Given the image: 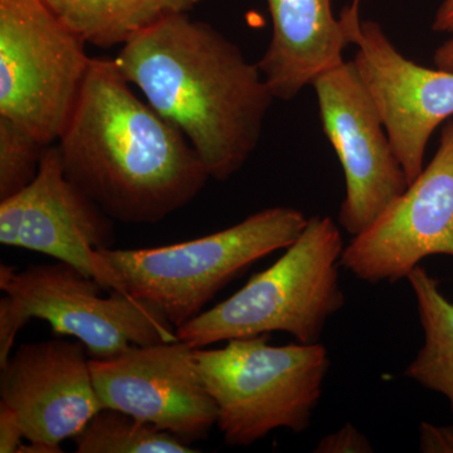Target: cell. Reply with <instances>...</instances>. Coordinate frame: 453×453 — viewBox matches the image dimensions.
<instances>
[{
	"instance_id": "21",
	"label": "cell",
	"mask_w": 453,
	"mask_h": 453,
	"mask_svg": "<svg viewBox=\"0 0 453 453\" xmlns=\"http://www.w3.org/2000/svg\"><path fill=\"white\" fill-rule=\"evenodd\" d=\"M23 438L25 434L16 412L0 402V452L18 453Z\"/></svg>"
},
{
	"instance_id": "7",
	"label": "cell",
	"mask_w": 453,
	"mask_h": 453,
	"mask_svg": "<svg viewBox=\"0 0 453 453\" xmlns=\"http://www.w3.org/2000/svg\"><path fill=\"white\" fill-rule=\"evenodd\" d=\"M86 46L43 0H0V116L56 144L91 64Z\"/></svg>"
},
{
	"instance_id": "19",
	"label": "cell",
	"mask_w": 453,
	"mask_h": 453,
	"mask_svg": "<svg viewBox=\"0 0 453 453\" xmlns=\"http://www.w3.org/2000/svg\"><path fill=\"white\" fill-rule=\"evenodd\" d=\"M374 451L371 440L348 422L338 431L327 434L319 441L314 452L316 453H369Z\"/></svg>"
},
{
	"instance_id": "18",
	"label": "cell",
	"mask_w": 453,
	"mask_h": 453,
	"mask_svg": "<svg viewBox=\"0 0 453 453\" xmlns=\"http://www.w3.org/2000/svg\"><path fill=\"white\" fill-rule=\"evenodd\" d=\"M49 146L25 127L0 116V201L32 183Z\"/></svg>"
},
{
	"instance_id": "13",
	"label": "cell",
	"mask_w": 453,
	"mask_h": 453,
	"mask_svg": "<svg viewBox=\"0 0 453 453\" xmlns=\"http://www.w3.org/2000/svg\"><path fill=\"white\" fill-rule=\"evenodd\" d=\"M81 342L20 345L0 368V402L16 412L26 441L61 447L103 410Z\"/></svg>"
},
{
	"instance_id": "22",
	"label": "cell",
	"mask_w": 453,
	"mask_h": 453,
	"mask_svg": "<svg viewBox=\"0 0 453 453\" xmlns=\"http://www.w3.org/2000/svg\"><path fill=\"white\" fill-rule=\"evenodd\" d=\"M432 29L453 35V0H442L434 14Z\"/></svg>"
},
{
	"instance_id": "12",
	"label": "cell",
	"mask_w": 453,
	"mask_h": 453,
	"mask_svg": "<svg viewBox=\"0 0 453 453\" xmlns=\"http://www.w3.org/2000/svg\"><path fill=\"white\" fill-rule=\"evenodd\" d=\"M103 408L120 411L169 432L188 445L217 426L216 403L183 340L134 345L109 359L89 357Z\"/></svg>"
},
{
	"instance_id": "17",
	"label": "cell",
	"mask_w": 453,
	"mask_h": 453,
	"mask_svg": "<svg viewBox=\"0 0 453 453\" xmlns=\"http://www.w3.org/2000/svg\"><path fill=\"white\" fill-rule=\"evenodd\" d=\"M77 453H196L169 432L120 411L103 408L73 438Z\"/></svg>"
},
{
	"instance_id": "8",
	"label": "cell",
	"mask_w": 453,
	"mask_h": 453,
	"mask_svg": "<svg viewBox=\"0 0 453 453\" xmlns=\"http://www.w3.org/2000/svg\"><path fill=\"white\" fill-rule=\"evenodd\" d=\"M339 19L347 43L356 49L351 61L411 184L425 168L429 139L453 118V71L407 58L380 23L360 18L357 2L342 9Z\"/></svg>"
},
{
	"instance_id": "10",
	"label": "cell",
	"mask_w": 453,
	"mask_h": 453,
	"mask_svg": "<svg viewBox=\"0 0 453 453\" xmlns=\"http://www.w3.org/2000/svg\"><path fill=\"white\" fill-rule=\"evenodd\" d=\"M113 220L65 177L56 144L42 157L32 183L0 201V243L43 253L79 268L104 290L127 294L101 256L115 241Z\"/></svg>"
},
{
	"instance_id": "24",
	"label": "cell",
	"mask_w": 453,
	"mask_h": 453,
	"mask_svg": "<svg viewBox=\"0 0 453 453\" xmlns=\"http://www.w3.org/2000/svg\"><path fill=\"white\" fill-rule=\"evenodd\" d=\"M62 452L61 447L47 445L43 442H33V441H27L20 446L18 453H59Z\"/></svg>"
},
{
	"instance_id": "4",
	"label": "cell",
	"mask_w": 453,
	"mask_h": 453,
	"mask_svg": "<svg viewBox=\"0 0 453 453\" xmlns=\"http://www.w3.org/2000/svg\"><path fill=\"white\" fill-rule=\"evenodd\" d=\"M195 349L226 445L246 447L276 429L308 431L330 371L321 342L271 345L270 334Z\"/></svg>"
},
{
	"instance_id": "6",
	"label": "cell",
	"mask_w": 453,
	"mask_h": 453,
	"mask_svg": "<svg viewBox=\"0 0 453 453\" xmlns=\"http://www.w3.org/2000/svg\"><path fill=\"white\" fill-rule=\"evenodd\" d=\"M0 368L13 353L18 333L32 319L73 336L92 359L120 356L134 345L174 342L177 329L165 316L130 295L111 292L79 268L57 261L25 270L0 266Z\"/></svg>"
},
{
	"instance_id": "15",
	"label": "cell",
	"mask_w": 453,
	"mask_h": 453,
	"mask_svg": "<svg viewBox=\"0 0 453 453\" xmlns=\"http://www.w3.org/2000/svg\"><path fill=\"white\" fill-rule=\"evenodd\" d=\"M92 46H122L164 18L188 13L201 0H43Z\"/></svg>"
},
{
	"instance_id": "5",
	"label": "cell",
	"mask_w": 453,
	"mask_h": 453,
	"mask_svg": "<svg viewBox=\"0 0 453 453\" xmlns=\"http://www.w3.org/2000/svg\"><path fill=\"white\" fill-rule=\"evenodd\" d=\"M309 217L296 208H266L237 225L151 249L100 250L134 299L159 310L175 329L202 314L226 285L271 253L290 247Z\"/></svg>"
},
{
	"instance_id": "16",
	"label": "cell",
	"mask_w": 453,
	"mask_h": 453,
	"mask_svg": "<svg viewBox=\"0 0 453 453\" xmlns=\"http://www.w3.org/2000/svg\"><path fill=\"white\" fill-rule=\"evenodd\" d=\"M407 280L425 342L405 369V377L445 396L453 413V303L441 291L440 281L425 268H414Z\"/></svg>"
},
{
	"instance_id": "2",
	"label": "cell",
	"mask_w": 453,
	"mask_h": 453,
	"mask_svg": "<svg viewBox=\"0 0 453 453\" xmlns=\"http://www.w3.org/2000/svg\"><path fill=\"white\" fill-rule=\"evenodd\" d=\"M56 145L65 177L129 225L162 222L211 179L186 136L136 96L115 59H91Z\"/></svg>"
},
{
	"instance_id": "14",
	"label": "cell",
	"mask_w": 453,
	"mask_h": 453,
	"mask_svg": "<svg viewBox=\"0 0 453 453\" xmlns=\"http://www.w3.org/2000/svg\"><path fill=\"white\" fill-rule=\"evenodd\" d=\"M273 37L257 62L276 100L288 101L344 62L348 46L333 0H266Z\"/></svg>"
},
{
	"instance_id": "1",
	"label": "cell",
	"mask_w": 453,
	"mask_h": 453,
	"mask_svg": "<svg viewBox=\"0 0 453 453\" xmlns=\"http://www.w3.org/2000/svg\"><path fill=\"white\" fill-rule=\"evenodd\" d=\"M115 62L211 179L234 177L257 149L275 95L258 64L208 23L164 18L122 44Z\"/></svg>"
},
{
	"instance_id": "3",
	"label": "cell",
	"mask_w": 453,
	"mask_h": 453,
	"mask_svg": "<svg viewBox=\"0 0 453 453\" xmlns=\"http://www.w3.org/2000/svg\"><path fill=\"white\" fill-rule=\"evenodd\" d=\"M342 226L332 217H309L300 237L241 290L177 329L195 349L275 332L299 342H320L327 321L345 303L339 267Z\"/></svg>"
},
{
	"instance_id": "20",
	"label": "cell",
	"mask_w": 453,
	"mask_h": 453,
	"mask_svg": "<svg viewBox=\"0 0 453 453\" xmlns=\"http://www.w3.org/2000/svg\"><path fill=\"white\" fill-rule=\"evenodd\" d=\"M419 451L453 453V427L422 422L419 426Z\"/></svg>"
},
{
	"instance_id": "9",
	"label": "cell",
	"mask_w": 453,
	"mask_h": 453,
	"mask_svg": "<svg viewBox=\"0 0 453 453\" xmlns=\"http://www.w3.org/2000/svg\"><path fill=\"white\" fill-rule=\"evenodd\" d=\"M325 136L344 172L338 223L351 237L374 222L410 186L380 113L353 61L312 82Z\"/></svg>"
},
{
	"instance_id": "11",
	"label": "cell",
	"mask_w": 453,
	"mask_h": 453,
	"mask_svg": "<svg viewBox=\"0 0 453 453\" xmlns=\"http://www.w3.org/2000/svg\"><path fill=\"white\" fill-rule=\"evenodd\" d=\"M440 255L453 258V118L443 124L434 159L351 238L340 264L360 281L395 283L423 259Z\"/></svg>"
},
{
	"instance_id": "23",
	"label": "cell",
	"mask_w": 453,
	"mask_h": 453,
	"mask_svg": "<svg viewBox=\"0 0 453 453\" xmlns=\"http://www.w3.org/2000/svg\"><path fill=\"white\" fill-rule=\"evenodd\" d=\"M434 62L441 70L453 71V35L434 50Z\"/></svg>"
}]
</instances>
